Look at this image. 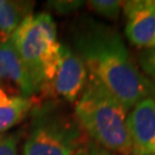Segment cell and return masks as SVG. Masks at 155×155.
<instances>
[{
    "mask_svg": "<svg viewBox=\"0 0 155 155\" xmlns=\"http://www.w3.org/2000/svg\"><path fill=\"white\" fill-rule=\"evenodd\" d=\"M75 46L89 77L127 109L153 93L154 85L139 70L122 36L114 28L89 18L77 29Z\"/></svg>",
    "mask_w": 155,
    "mask_h": 155,
    "instance_id": "1",
    "label": "cell"
},
{
    "mask_svg": "<svg viewBox=\"0 0 155 155\" xmlns=\"http://www.w3.org/2000/svg\"><path fill=\"white\" fill-rule=\"evenodd\" d=\"M127 109L113 94L89 77L75 106V117L92 141L118 155H132Z\"/></svg>",
    "mask_w": 155,
    "mask_h": 155,
    "instance_id": "2",
    "label": "cell"
},
{
    "mask_svg": "<svg viewBox=\"0 0 155 155\" xmlns=\"http://www.w3.org/2000/svg\"><path fill=\"white\" fill-rule=\"evenodd\" d=\"M9 39L39 93L53 79L60 59L61 44L58 40L54 20L46 13L31 14Z\"/></svg>",
    "mask_w": 155,
    "mask_h": 155,
    "instance_id": "3",
    "label": "cell"
},
{
    "mask_svg": "<svg viewBox=\"0 0 155 155\" xmlns=\"http://www.w3.org/2000/svg\"><path fill=\"white\" fill-rule=\"evenodd\" d=\"M83 130L76 117L53 105L37 106L23 155H76L83 146Z\"/></svg>",
    "mask_w": 155,
    "mask_h": 155,
    "instance_id": "4",
    "label": "cell"
},
{
    "mask_svg": "<svg viewBox=\"0 0 155 155\" xmlns=\"http://www.w3.org/2000/svg\"><path fill=\"white\" fill-rule=\"evenodd\" d=\"M89 82V72L76 51L61 44L59 64L53 79L39 93L67 102H77Z\"/></svg>",
    "mask_w": 155,
    "mask_h": 155,
    "instance_id": "5",
    "label": "cell"
},
{
    "mask_svg": "<svg viewBox=\"0 0 155 155\" xmlns=\"http://www.w3.org/2000/svg\"><path fill=\"white\" fill-rule=\"evenodd\" d=\"M0 91L9 97L33 98L37 92L11 39L0 43Z\"/></svg>",
    "mask_w": 155,
    "mask_h": 155,
    "instance_id": "6",
    "label": "cell"
},
{
    "mask_svg": "<svg viewBox=\"0 0 155 155\" xmlns=\"http://www.w3.org/2000/svg\"><path fill=\"white\" fill-rule=\"evenodd\" d=\"M132 155H155V99L140 100L127 114Z\"/></svg>",
    "mask_w": 155,
    "mask_h": 155,
    "instance_id": "7",
    "label": "cell"
},
{
    "mask_svg": "<svg viewBox=\"0 0 155 155\" xmlns=\"http://www.w3.org/2000/svg\"><path fill=\"white\" fill-rule=\"evenodd\" d=\"M125 36L139 48H148L155 35V0H132L123 2Z\"/></svg>",
    "mask_w": 155,
    "mask_h": 155,
    "instance_id": "8",
    "label": "cell"
},
{
    "mask_svg": "<svg viewBox=\"0 0 155 155\" xmlns=\"http://www.w3.org/2000/svg\"><path fill=\"white\" fill-rule=\"evenodd\" d=\"M33 106V98L9 97L0 91V134L22 122Z\"/></svg>",
    "mask_w": 155,
    "mask_h": 155,
    "instance_id": "9",
    "label": "cell"
},
{
    "mask_svg": "<svg viewBox=\"0 0 155 155\" xmlns=\"http://www.w3.org/2000/svg\"><path fill=\"white\" fill-rule=\"evenodd\" d=\"M33 2L0 0V43L12 37L20 24L32 13Z\"/></svg>",
    "mask_w": 155,
    "mask_h": 155,
    "instance_id": "10",
    "label": "cell"
},
{
    "mask_svg": "<svg viewBox=\"0 0 155 155\" xmlns=\"http://www.w3.org/2000/svg\"><path fill=\"white\" fill-rule=\"evenodd\" d=\"M90 8L107 20H116L123 7L122 1L117 0H92L87 2Z\"/></svg>",
    "mask_w": 155,
    "mask_h": 155,
    "instance_id": "11",
    "label": "cell"
},
{
    "mask_svg": "<svg viewBox=\"0 0 155 155\" xmlns=\"http://www.w3.org/2000/svg\"><path fill=\"white\" fill-rule=\"evenodd\" d=\"M139 63L147 76L155 79V50L145 48L139 54Z\"/></svg>",
    "mask_w": 155,
    "mask_h": 155,
    "instance_id": "12",
    "label": "cell"
},
{
    "mask_svg": "<svg viewBox=\"0 0 155 155\" xmlns=\"http://www.w3.org/2000/svg\"><path fill=\"white\" fill-rule=\"evenodd\" d=\"M16 134H0V155H17Z\"/></svg>",
    "mask_w": 155,
    "mask_h": 155,
    "instance_id": "13",
    "label": "cell"
},
{
    "mask_svg": "<svg viewBox=\"0 0 155 155\" xmlns=\"http://www.w3.org/2000/svg\"><path fill=\"white\" fill-rule=\"evenodd\" d=\"M83 1H51L48 6L60 14H69L83 6Z\"/></svg>",
    "mask_w": 155,
    "mask_h": 155,
    "instance_id": "14",
    "label": "cell"
},
{
    "mask_svg": "<svg viewBox=\"0 0 155 155\" xmlns=\"http://www.w3.org/2000/svg\"><path fill=\"white\" fill-rule=\"evenodd\" d=\"M89 155H118L116 153H113L110 150H106L104 147L99 146L98 144H95L93 141H89Z\"/></svg>",
    "mask_w": 155,
    "mask_h": 155,
    "instance_id": "15",
    "label": "cell"
},
{
    "mask_svg": "<svg viewBox=\"0 0 155 155\" xmlns=\"http://www.w3.org/2000/svg\"><path fill=\"white\" fill-rule=\"evenodd\" d=\"M148 48H154L155 50V35H154V38H153V40L150 41V46H148Z\"/></svg>",
    "mask_w": 155,
    "mask_h": 155,
    "instance_id": "16",
    "label": "cell"
},
{
    "mask_svg": "<svg viewBox=\"0 0 155 155\" xmlns=\"http://www.w3.org/2000/svg\"><path fill=\"white\" fill-rule=\"evenodd\" d=\"M76 155H89V152L86 150H81L79 153H77Z\"/></svg>",
    "mask_w": 155,
    "mask_h": 155,
    "instance_id": "17",
    "label": "cell"
},
{
    "mask_svg": "<svg viewBox=\"0 0 155 155\" xmlns=\"http://www.w3.org/2000/svg\"><path fill=\"white\" fill-rule=\"evenodd\" d=\"M152 94H153V98L155 99V85H154V90H153V93Z\"/></svg>",
    "mask_w": 155,
    "mask_h": 155,
    "instance_id": "18",
    "label": "cell"
}]
</instances>
